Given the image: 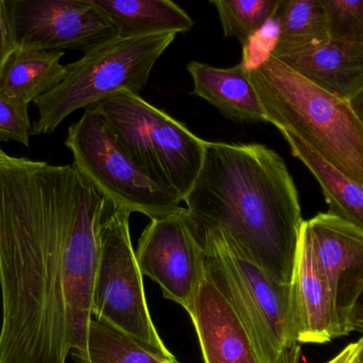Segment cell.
<instances>
[{
    "label": "cell",
    "instance_id": "obj_26",
    "mask_svg": "<svg viewBox=\"0 0 363 363\" xmlns=\"http://www.w3.org/2000/svg\"><path fill=\"white\" fill-rule=\"evenodd\" d=\"M301 345L298 343L290 345L284 350L275 363H300Z\"/></svg>",
    "mask_w": 363,
    "mask_h": 363
},
{
    "label": "cell",
    "instance_id": "obj_27",
    "mask_svg": "<svg viewBox=\"0 0 363 363\" xmlns=\"http://www.w3.org/2000/svg\"><path fill=\"white\" fill-rule=\"evenodd\" d=\"M349 102L363 123V87L349 100Z\"/></svg>",
    "mask_w": 363,
    "mask_h": 363
},
{
    "label": "cell",
    "instance_id": "obj_22",
    "mask_svg": "<svg viewBox=\"0 0 363 363\" xmlns=\"http://www.w3.org/2000/svg\"><path fill=\"white\" fill-rule=\"evenodd\" d=\"M333 40L363 47V0H322Z\"/></svg>",
    "mask_w": 363,
    "mask_h": 363
},
{
    "label": "cell",
    "instance_id": "obj_29",
    "mask_svg": "<svg viewBox=\"0 0 363 363\" xmlns=\"http://www.w3.org/2000/svg\"><path fill=\"white\" fill-rule=\"evenodd\" d=\"M356 308H359L362 309V310H363V296L362 300H360L359 304L357 305V307H356Z\"/></svg>",
    "mask_w": 363,
    "mask_h": 363
},
{
    "label": "cell",
    "instance_id": "obj_12",
    "mask_svg": "<svg viewBox=\"0 0 363 363\" xmlns=\"http://www.w3.org/2000/svg\"><path fill=\"white\" fill-rule=\"evenodd\" d=\"M294 332L298 345H324L338 338L330 288L301 229L291 283Z\"/></svg>",
    "mask_w": 363,
    "mask_h": 363
},
{
    "label": "cell",
    "instance_id": "obj_25",
    "mask_svg": "<svg viewBox=\"0 0 363 363\" xmlns=\"http://www.w3.org/2000/svg\"><path fill=\"white\" fill-rule=\"evenodd\" d=\"M326 363H363V337L347 345L336 357Z\"/></svg>",
    "mask_w": 363,
    "mask_h": 363
},
{
    "label": "cell",
    "instance_id": "obj_10",
    "mask_svg": "<svg viewBox=\"0 0 363 363\" xmlns=\"http://www.w3.org/2000/svg\"><path fill=\"white\" fill-rule=\"evenodd\" d=\"M135 255L143 276L155 281L164 298L189 313L206 281V264L187 211L151 220L138 240Z\"/></svg>",
    "mask_w": 363,
    "mask_h": 363
},
{
    "label": "cell",
    "instance_id": "obj_11",
    "mask_svg": "<svg viewBox=\"0 0 363 363\" xmlns=\"http://www.w3.org/2000/svg\"><path fill=\"white\" fill-rule=\"evenodd\" d=\"M330 288L338 338L352 332V317L363 296V230L330 212L302 226Z\"/></svg>",
    "mask_w": 363,
    "mask_h": 363
},
{
    "label": "cell",
    "instance_id": "obj_13",
    "mask_svg": "<svg viewBox=\"0 0 363 363\" xmlns=\"http://www.w3.org/2000/svg\"><path fill=\"white\" fill-rule=\"evenodd\" d=\"M270 55L332 95L349 102L363 87V47L330 40L300 48L272 47Z\"/></svg>",
    "mask_w": 363,
    "mask_h": 363
},
{
    "label": "cell",
    "instance_id": "obj_23",
    "mask_svg": "<svg viewBox=\"0 0 363 363\" xmlns=\"http://www.w3.org/2000/svg\"><path fill=\"white\" fill-rule=\"evenodd\" d=\"M29 104L0 93V142L14 141L29 147L33 136Z\"/></svg>",
    "mask_w": 363,
    "mask_h": 363
},
{
    "label": "cell",
    "instance_id": "obj_21",
    "mask_svg": "<svg viewBox=\"0 0 363 363\" xmlns=\"http://www.w3.org/2000/svg\"><path fill=\"white\" fill-rule=\"evenodd\" d=\"M281 0H211L217 9L224 36L247 47L262 28L274 19Z\"/></svg>",
    "mask_w": 363,
    "mask_h": 363
},
{
    "label": "cell",
    "instance_id": "obj_24",
    "mask_svg": "<svg viewBox=\"0 0 363 363\" xmlns=\"http://www.w3.org/2000/svg\"><path fill=\"white\" fill-rule=\"evenodd\" d=\"M13 50H14V46L9 33L4 0H0V72Z\"/></svg>",
    "mask_w": 363,
    "mask_h": 363
},
{
    "label": "cell",
    "instance_id": "obj_5",
    "mask_svg": "<svg viewBox=\"0 0 363 363\" xmlns=\"http://www.w3.org/2000/svg\"><path fill=\"white\" fill-rule=\"evenodd\" d=\"M94 108L133 163L153 183L185 202L202 168L206 141L130 92L117 94Z\"/></svg>",
    "mask_w": 363,
    "mask_h": 363
},
{
    "label": "cell",
    "instance_id": "obj_4",
    "mask_svg": "<svg viewBox=\"0 0 363 363\" xmlns=\"http://www.w3.org/2000/svg\"><path fill=\"white\" fill-rule=\"evenodd\" d=\"M192 224L204 249L207 281L242 324L259 363H275L298 343L291 285L273 281L221 229Z\"/></svg>",
    "mask_w": 363,
    "mask_h": 363
},
{
    "label": "cell",
    "instance_id": "obj_19",
    "mask_svg": "<svg viewBox=\"0 0 363 363\" xmlns=\"http://www.w3.org/2000/svg\"><path fill=\"white\" fill-rule=\"evenodd\" d=\"M274 19L279 33L273 47L300 48L330 40L322 0H281Z\"/></svg>",
    "mask_w": 363,
    "mask_h": 363
},
{
    "label": "cell",
    "instance_id": "obj_1",
    "mask_svg": "<svg viewBox=\"0 0 363 363\" xmlns=\"http://www.w3.org/2000/svg\"><path fill=\"white\" fill-rule=\"evenodd\" d=\"M104 205L72 164L0 146V363L86 358Z\"/></svg>",
    "mask_w": 363,
    "mask_h": 363
},
{
    "label": "cell",
    "instance_id": "obj_17",
    "mask_svg": "<svg viewBox=\"0 0 363 363\" xmlns=\"http://www.w3.org/2000/svg\"><path fill=\"white\" fill-rule=\"evenodd\" d=\"M65 53L16 48L0 72V93L29 104L55 89L65 78L61 63Z\"/></svg>",
    "mask_w": 363,
    "mask_h": 363
},
{
    "label": "cell",
    "instance_id": "obj_16",
    "mask_svg": "<svg viewBox=\"0 0 363 363\" xmlns=\"http://www.w3.org/2000/svg\"><path fill=\"white\" fill-rule=\"evenodd\" d=\"M114 23L121 38L183 33L191 17L170 0H91Z\"/></svg>",
    "mask_w": 363,
    "mask_h": 363
},
{
    "label": "cell",
    "instance_id": "obj_9",
    "mask_svg": "<svg viewBox=\"0 0 363 363\" xmlns=\"http://www.w3.org/2000/svg\"><path fill=\"white\" fill-rule=\"evenodd\" d=\"M14 49L86 53L119 38L91 0H4Z\"/></svg>",
    "mask_w": 363,
    "mask_h": 363
},
{
    "label": "cell",
    "instance_id": "obj_7",
    "mask_svg": "<svg viewBox=\"0 0 363 363\" xmlns=\"http://www.w3.org/2000/svg\"><path fill=\"white\" fill-rule=\"evenodd\" d=\"M130 215L106 200L100 224L93 319L127 335L151 353L177 362L160 337L149 311L144 279L132 245Z\"/></svg>",
    "mask_w": 363,
    "mask_h": 363
},
{
    "label": "cell",
    "instance_id": "obj_28",
    "mask_svg": "<svg viewBox=\"0 0 363 363\" xmlns=\"http://www.w3.org/2000/svg\"><path fill=\"white\" fill-rule=\"evenodd\" d=\"M352 332H359L363 334V310L356 308L352 317Z\"/></svg>",
    "mask_w": 363,
    "mask_h": 363
},
{
    "label": "cell",
    "instance_id": "obj_8",
    "mask_svg": "<svg viewBox=\"0 0 363 363\" xmlns=\"http://www.w3.org/2000/svg\"><path fill=\"white\" fill-rule=\"evenodd\" d=\"M72 166L108 202L150 220L185 212L181 200L153 183L125 153L97 109H86L68 128Z\"/></svg>",
    "mask_w": 363,
    "mask_h": 363
},
{
    "label": "cell",
    "instance_id": "obj_6",
    "mask_svg": "<svg viewBox=\"0 0 363 363\" xmlns=\"http://www.w3.org/2000/svg\"><path fill=\"white\" fill-rule=\"evenodd\" d=\"M177 34L116 38L67 64L65 78L33 102L38 117L33 136L51 134L74 111L91 108L123 93L140 95L157 60Z\"/></svg>",
    "mask_w": 363,
    "mask_h": 363
},
{
    "label": "cell",
    "instance_id": "obj_14",
    "mask_svg": "<svg viewBox=\"0 0 363 363\" xmlns=\"http://www.w3.org/2000/svg\"><path fill=\"white\" fill-rule=\"evenodd\" d=\"M188 315L204 363H259L242 324L207 279Z\"/></svg>",
    "mask_w": 363,
    "mask_h": 363
},
{
    "label": "cell",
    "instance_id": "obj_15",
    "mask_svg": "<svg viewBox=\"0 0 363 363\" xmlns=\"http://www.w3.org/2000/svg\"><path fill=\"white\" fill-rule=\"evenodd\" d=\"M187 72L194 81L192 94L206 100L224 117L240 123H268L245 61L228 68L191 61Z\"/></svg>",
    "mask_w": 363,
    "mask_h": 363
},
{
    "label": "cell",
    "instance_id": "obj_18",
    "mask_svg": "<svg viewBox=\"0 0 363 363\" xmlns=\"http://www.w3.org/2000/svg\"><path fill=\"white\" fill-rule=\"evenodd\" d=\"M294 157L315 176L328 205V212L363 230V185L352 180L289 134H281Z\"/></svg>",
    "mask_w": 363,
    "mask_h": 363
},
{
    "label": "cell",
    "instance_id": "obj_3",
    "mask_svg": "<svg viewBox=\"0 0 363 363\" xmlns=\"http://www.w3.org/2000/svg\"><path fill=\"white\" fill-rule=\"evenodd\" d=\"M268 123L363 185V123L347 100L313 85L268 53L247 66Z\"/></svg>",
    "mask_w": 363,
    "mask_h": 363
},
{
    "label": "cell",
    "instance_id": "obj_20",
    "mask_svg": "<svg viewBox=\"0 0 363 363\" xmlns=\"http://www.w3.org/2000/svg\"><path fill=\"white\" fill-rule=\"evenodd\" d=\"M80 363H180L155 355L127 335L93 319L86 358Z\"/></svg>",
    "mask_w": 363,
    "mask_h": 363
},
{
    "label": "cell",
    "instance_id": "obj_2",
    "mask_svg": "<svg viewBox=\"0 0 363 363\" xmlns=\"http://www.w3.org/2000/svg\"><path fill=\"white\" fill-rule=\"evenodd\" d=\"M184 204L194 224L221 229L273 281L291 285L304 220L279 153L256 143L207 142Z\"/></svg>",
    "mask_w": 363,
    "mask_h": 363
}]
</instances>
